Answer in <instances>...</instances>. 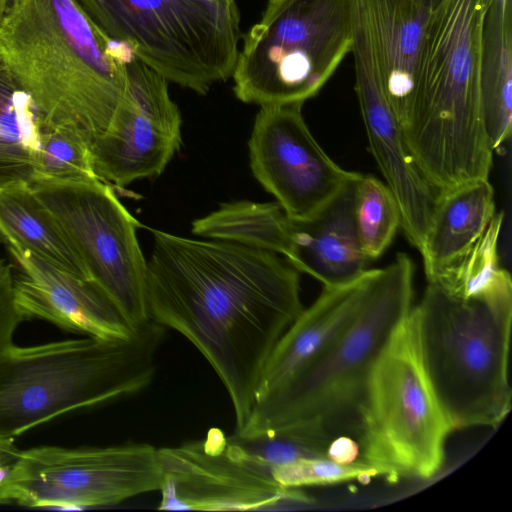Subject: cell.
<instances>
[{"label":"cell","mask_w":512,"mask_h":512,"mask_svg":"<svg viewBox=\"0 0 512 512\" xmlns=\"http://www.w3.org/2000/svg\"><path fill=\"white\" fill-rule=\"evenodd\" d=\"M152 232L148 317L205 357L230 397L239 430L269 355L304 309L299 271L245 244Z\"/></svg>","instance_id":"cell-1"},{"label":"cell","mask_w":512,"mask_h":512,"mask_svg":"<svg viewBox=\"0 0 512 512\" xmlns=\"http://www.w3.org/2000/svg\"><path fill=\"white\" fill-rule=\"evenodd\" d=\"M125 49L77 0H8L0 22V61L39 126L73 127L90 143L126 97Z\"/></svg>","instance_id":"cell-2"},{"label":"cell","mask_w":512,"mask_h":512,"mask_svg":"<svg viewBox=\"0 0 512 512\" xmlns=\"http://www.w3.org/2000/svg\"><path fill=\"white\" fill-rule=\"evenodd\" d=\"M488 0H442L431 12L413 116L405 136L418 169L439 193L488 179L493 161L479 89Z\"/></svg>","instance_id":"cell-3"},{"label":"cell","mask_w":512,"mask_h":512,"mask_svg":"<svg viewBox=\"0 0 512 512\" xmlns=\"http://www.w3.org/2000/svg\"><path fill=\"white\" fill-rule=\"evenodd\" d=\"M411 315L423 367L453 430L497 427L511 409L510 275L468 293L428 281Z\"/></svg>","instance_id":"cell-4"},{"label":"cell","mask_w":512,"mask_h":512,"mask_svg":"<svg viewBox=\"0 0 512 512\" xmlns=\"http://www.w3.org/2000/svg\"><path fill=\"white\" fill-rule=\"evenodd\" d=\"M163 336L164 327L150 320L128 338L13 344L0 356V444L65 413L144 390Z\"/></svg>","instance_id":"cell-5"},{"label":"cell","mask_w":512,"mask_h":512,"mask_svg":"<svg viewBox=\"0 0 512 512\" xmlns=\"http://www.w3.org/2000/svg\"><path fill=\"white\" fill-rule=\"evenodd\" d=\"M413 278V262L404 253L379 268L374 289L355 320L281 388L255 401L234 434L250 438L313 423L333 437L346 434L356 439L372 368L413 307Z\"/></svg>","instance_id":"cell-6"},{"label":"cell","mask_w":512,"mask_h":512,"mask_svg":"<svg viewBox=\"0 0 512 512\" xmlns=\"http://www.w3.org/2000/svg\"><path fill=\"white\" fill-rule=\"evenodd\" d=\"M452 431L423 367L410 311L370 373L359 413V461L390 482L429 480L444 465Z\"/></svg>","instance_id":"cell-7"},{"label":"cell","mask_w":512,"mask_h":512,"mask_svg":"<svg viewBox=\"0 0 512 512\" xmlns=\"http://www.w3.org/2000/svg\"><path fill=\"white\" fill-rule=\"evenodd\" d=\"M77 1L167 81L206 94L233 75L241 38L236 0Z\"/></svg>","instance_id":"cell-8"},{"label":"cell","mask_w":512,"mask_h":512,"mask_svg":"<svg viewBox=\"0 0 512 512\" xmlns=\"http://www.w3.org/2000/svg\"><path fill=\"white\" fill-rule=\"evenodd\" d=\"M349 0H268L243 37L233 91L259 106L303 104L350 52Z\"/></svg>","instance_id":"cell-9"},{"label":"cell","mask_w":512,"mask_h":512,"mask_svg":"<svg viewBox=\"0 0 512 512\" xmlns=\"http://www.w3.org/2000/svg\"><path fill=\"white\" fill-rule=\"evenodd\" d=\"M37 198L59 222L88 271L90 281L132 329L150 321L139 223L101 180L33 182Z\"/></svg>","instance_id":"cell-10"},{"label":"cell","mask_w":512,"mask_h":512,"mask_svg":"<svg viewBox=\"0 0 512 512\" xmlns=\"http://www.w3.org/2000/svg\"><path fill=\"white\" fill-rule=\"evenodd\" d=\"M162 479L158 448L148 443L39 446L19 451L10 498L38 508L109 506L159 491Z\"/></svg>","instance_id":"cell-11"},{"label":"cell","mask_w":512,"mask_h":512,"mask_svg":"<svg viewBox=\"0 0 512 512\" xmlns=\"http://www.w3.org/2000/svg\"><path fill=\"white\" fill-rule=\"evenodd\" d=\"M158 452L163 474L159 510L259 511L312 502L246 459L219 428Z\"/></svg>","instance_id":"cell-12"},{"label":"cell","mask_w":512,"mask_h":512,"mask_svg":"<svg viewBox=\"0 0 512 512\" xmlns=\"http://www.w3.org/2000/svg\"><path fill=\"white\" fill-rule=\"evenodd\" d=\"M303 104L262 106L249 139L254 177L294 219L320 212L360 173L338 166L317 143Z\"/></svg>","instance_id":"cell-13"},{"label":"cell","mask_w":512,"mask_h":512,"mask_svg":"<svg viewBox=\"0 0 512 512\" xmlns=\"http://www.w3.org/2000/svg\"><path fill=\"white\" fill-rule=\"evenodd\" d=\"M6 246L22 271L14 276V296L24 319L38 318L69 332L103 339L128 338L136 330L91 281L16 244Z\"/></svg>","instance_id":"cell-14"},{"label":"cell","mask_w":512,"mask_h":512,"mask_svg":"<svg viewBox=\"0 0 512 512\" xmlns=\"http://www.w3.org/2000/svg\"><path fill=\"white\" fill-rule=\"evenodd\" d=\"M378 275L379 268L367 269L347 283L323 286L313 304L302 310L273 348L261 373L255 401L281 388L355 320Z\"/></svg>","instance_id":"cell-15"},{"label":"cell","mask_w":512,"mask_h":512,"mask_svg":"<svg viewBox=\"0 0 512 512\" xmlns=\"http://www.w3.org/2000/svg\"><path fill=\"white\" fill-rule=\"evenodd\" d=\"M360 176L314 216L290 217L287 262L323 286L347 283L368 269L370 260L361 248L353 214Z\"/></svg>","instance_id":"cell-16"},{"label":"cell","mask_w":512,"mask_h":512,"mask_svg":"<svg viewBox=\"0 0 512 512\" xmlns=\"http://www.w3.org/2000/svg\"><path fill=\"white\" fill-rule=\"evenodd\" d=\"M432 10L416 0H371L383 92L401 128H410L419 68Z\"/></svg>","instance_id":"cell-17"},{"label":"cell","mask_w":512,"mask_h":512,"mask_svg":"<svg viewBox=\"0 0 512 512\" xmlns=\"http://www.w3.org/2000/svg\"><path fill=\"white\" fill-rule=\"evenodd\" d=\"M180 145L124 99L108 128L90 143L93 171L97 179L123 187L160 175Z\"/></svg>","instance_id":"cell-18"},{"label":"cell","mask_w":512,"mask_h":512,"mask_svg":"<svg viewBox=\"0 0 512 512\" xmlns=\"http://www.w3.org/2000/svg\"><path fill=\"white\" fill-rule=\"evenodd\" d=\"M495 214L494 190L488 179L441 193L420 251L427 280L459 260Z\"/></svg>","instance_id":"cell-19"},{"label":"cell","mask_w":512,"mask_h":512,"mask_svg":"<svg viewBox=\"0 0 512 512\" xmlns=\"http://www.w3.org/2000/svg\"><path fill=\"white\" fill-rule=\"evenodd\" d=\"M479 89L487 138L497 151L512 123V0H488L482 20Z\"/></svg>","instance_id":"cell-20"},{"label":"cell","mask_w":512,"mask_h":512,"mask_svg":"<svg viewBox=\"0 0 512 512\" xmlns=\"http://www.w3.org/2000/svg\"><path fill=\"white\" fill-rule=\"evenodd\" d=\"M0 239L90 281L77 250L53 214L34 194L30 184L0 189Z\"/></svg>","instance_id":"cell-21"},{"label":"cell","mask_w":512,"mask_h":512,"mask_svg":"<svg viewBox=\"0 0 512 512\" xmlns=\"http://www.w3.org/2000/svg\"><path fill=\"white\" fill-rule=\"evenodd\" d=\"M332 438L323 427L313 423L292 424L250 438L234 433L229 436L246 459L270 472L299 459L325 458Z\"/></svg>","instance_id":"cell-22"},{"label":"cell","mask_w":512,"mask_h":512,"mask_svg":"<svg viewBox=\"0 0 512 512\" xmlns=\"http://www.w3.org/2000/svg\"><path fill=\"white\" fill-rule=\"evenodd\" d=\"M39 130V147L34 157V176L31 183H68L97 179L92 166L90 141L78 129L42 125Z\"/></svg>","instance_id":"cell-23"},{"label":"cell","mask_w":512,"mask_h":512,"mask_svg":"<svg viewBox=\"0 0 512 512\" xmlns=\"http://www.w3.org/2000/svg\"><path fill=\"white\" fill-rule=\"evenodd\" d=\"M353 214L361 248L372 261L383 254L401 228L397 201L385 183L361 174L356 183Z\"/></svg>","instance_id":"cell-24"},{"label":"cell","mask_w":512,"mask_h":512,"mask_svg":"<svg viewBox=\"0 0 512 512\" xmlns=\"http://www.w3.org/2000/svg\"><path fill=\"white\" fill-rule=\"evenodd\" d=\"M125 69V100L165 132L181 140V115L169 96L167 80L137 58L127 45Z\"/></svg>","instance_id":"cell-25"},{"label":"cell","mask_w":512,"mask_h":512,"mask_svg":"<svg viewBox=\"0 0 512 512\" xmlns=\"http://www.w3.org/2000/svg\"><path fill=\"white\" fill-rule=\"evenodd\" d=\"M274 479L284 487L300 489L306 486H322L347 481H369L380 477L379 472L357 461L339 464L328 458H309L277 466L271 470Z\"/></svg>","instance_id":"cell-26"},{"label":"cell","mask_w":512,"mask_h":512,"mask_svg":"<svg viewBox=\"0 0 512 512\" xmlns=\"http://www.w3.org/2000/svg\"><path fill=\"white\" fill-rule=\"evenodd\" d=\"M23 320L15 301L12 266L0 259V356L14 344V334Z\"/></svg>","instance_id":"cell-27"},{"label":"cell","mask_w":512,"mask_h":512,"mask_svg":"<svg viewBox=\"0 0 512 512\" xmlns=\"http://www.w3.org/2000/svg\"><path fill=\"white\" fill-rule=\"evenodd\" d=\"M360 446L358 441L346 434L331 439L326 449V458L339 464H352L359 461Z\"/></svg>","instance_id":"cell-28"},{"label":"cell","mask_w":512,"mask_h":512,"mask_svg":"<svg viewBox=\"0 0 512 512\" xmlns=\"http://www.w3.org/2000/svg\"><path fill=\"white\" fill-rule=\"evenodd\" d=\"M19 451L15 442L0 444V504L11 503L10 476Z\"/></svg>","instance_id":"cell-29"},{"label":"cell","mask_w":512,"mask_h":512,"mask_svg":"<svg viewBox=\"0 0 512 512\" xmlns=\"http://www.w3.org/2000/svg\"><path fill=\"white\" fill-rule=\"evenodd\" d=\"M425 7L434 10L441 2L442 0H416Z\"/></svg>","instance_id":"cell-30"},{"label":"cell","mask_w":512,"mask_h":512,"mask_svg":"<svg viewBox=\"0 0 512 512\" xmlns=\"http://www.w3.org/2000/svg\"><path fill=\"white\" fill-rule=\"evenodd\" d=\"M7 4H8V0H0V22H1L2 18H3L4 13H5Z\"/></svg>","instance_id":"cell-31"}]
</instances>
